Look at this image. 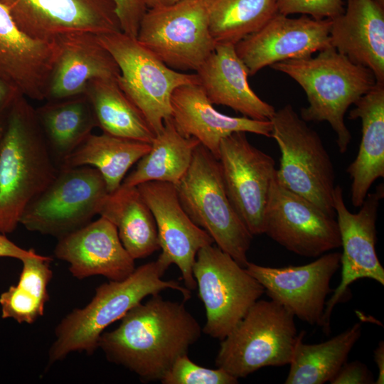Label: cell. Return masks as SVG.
Masks as SVG:
<instances>
[{
    "label": "cell",
    "instance_id": "6da1fadb",
    "mask_svg": "<svg viewBox=\"0 0 384 384\" xmlns=\"http://www.w3.org/2000/svg\"><path fill=\"white\" fill-rule=\"evenodd\" d=\"M111 331H104L98 348L107 360L134 373L142 381H160L174 362L187 355L202 329L184 302L152 295L132 308Z\"/></svg>",
    "mask_w": 384,
    "mask_h": 384
},
{
    "label": "cell",
    "instance_id": "7a4b0ae2",
    "mask_svg": "<svg viewBox=\"0 0 384 384\" xmlns=\"http://www.w3.org/2000/svg\"><path fill=\"white\" fill-rule=\"evenodd\" d=\"M58 171L35 109L19 95L5 116L0 142V233L15 230L27 205Z\"/></svg>",
    "mask_w": 384,
    "mask_h": 384
},
{
    "label": "cell",
    "instance_id": "3957f363",
    "mask_svg": "<svg viewBox=\"0 0 384 384\" xmlns=\"http://www.w3.org/2000/svg\"><path fill=\"white\" fill-rule=\"evenodd\" d=\"M166 270L156 260L135 268L123 280L98 286L85 306L73 309L56 326L55 339L48 352L49 364L75 351L92 354L105 330L148 296L169 289L181 292L185 302L189 299L191 290L176 280L162 279Z\"/></svg>",
    "mask_w": 384,
    "mask_h": 384
},
{
    "label": "cell",
    "instance_id": "277c9868",
    "mask_svg": "<svg viewBox=\"0 0 384 384\" xmlns=\"http://www.w3.org/2000/svg\"><path fill=\"white\" fill-rule=\"evenodd\" d=\"M272 69L295 80L304 90L309 105L300 117L307 122H327L336 135L340 153L351 139L344 122L348 107L378 82L368 68L352 62L330 46L315 56L274 63Z\"/></svg>",
    "mask_w": 384,
    "mask_h": 384
},
{
    "label": "cell",
    "instance_id": "5b68a950",
    "mask_svg": "<svg viewBox=\"0 0 384 384\" xmlns=\"http://www.w3.org/2000/svg\"><path fill=\"white\" fill-rule=\"evenodd\" d=\"M175 186L191 220L211 237L216 246L245 267L253 235L228 197L218 160L200 144L188 170Z\"/></svg>",
    "mask_w": 384,
    "mask_h": 384
},
{
    "label": "cell",
    "instance_id": "8992f818",
    "mask_svg": "<svg viewBox=\"0 0 384 384\" xmlns=\"http://www.w3.org/2000/svg\"><path fill=\"white\" fill-rule=\"evenodd\" d=\"M304 336L297 334L291 313L271 299H259L220 341L215 363L238 379L264 367L289 365Z\"/></svg>",
    "mask_w": 384,
    "mask_h": 384
},
{
    "label": "cell",
    "instance_id": "52a82bcc",
    "mask_svg": "<svg viewBox=\"0 0 384 384\" xmlns=\"http://www.w3.org/2000/svg\"><path fill=\"white\" fill-rule=\"evenodd\" d=\"M270 121L271 137L281 153L275 174L278 183L336 217L334 167L319 134L290 104L275 110Z\"/></svg>",
    "mask_w": 384,
    "mask_h": 384
},
{
    "label": "cell",
    "instance_id": "ba28073f",
    "mask_svg": "<svg viewBox=\"0 0 384 384\" xmlns=\"http://www.w3.org/2000/svg\"><path fill=\"white\" fill-rule=\"evenodd\" d=\"M100 43L116 61L120 74L117 83L139 110L157 134L171 117V99L179 86L198 84L196 73H186L167 66L137 38L122 31L97 35Z\"/></svg>",
    "mask_w": 384,
    "mask_h": 384
},
{
    "label": "cell",
    "instance_id": "9c48e42d",
    "mask_svg": "<svg viewBox=\"0 0 384 384\" xmlns=\"http://www.w3.org/2000/svg\"><path fill=\"white\" fill-rule=\"evenodd\" d=\"M108 193L95 168H59L55 178L27 205L19 223L59 239L90 223Z\"/></svg>",
    "mask_w": 384,
    "mask_h": 384
},
{
    "label": "cell",
    "instance_id": "30bf717a",
    "mask_svg": "<svg viewBox=\"0 0 384 384\" xmlns=\"http://www.w3.org/2000/svg\"><path fill=\"white\" fill-rule=\"evenodd\" d=\"M193 274L206 309L202 331L220 341L265 293L245 267L213 244L197 252Z\"/></svg>",
    "mask_w": 384,
    "mask_h": 384
},
{
    "label": "cell",
    "instance_id": "8fae6325",
    "mask_svg": "<svg viewBox=\"0 0 384 384\" xmlns=\"http://www.w3.org/2000/svg\"><path fill=\"white\" fill-rule=\"evenodd\" d=\"M136 38L167 66L178 71L196 72L216 46L201 0L148 8Z\"/></svg>",
    "mask_w": 384,
    "mask_h": 384
},
{
    "label": "cell",
    "instance_id": "7c38bea8",
    "mask_svg": "<svg viewBox=\"0 0 384 384\" xmlns=\"http://www.w3.org/2000/svg\"><path fill=\"white\" fill-rule=\"evenodd\" d=\"M383 185L368 193L358 213L346 207L342 188L336 185L334 193V208L338 225L341 247V281L326 301L321 327L330 332L331 316L334 306L341 302L349 286L361 279H371L384 285V269L376 253V220L380 201L383 198Z\"/></svg>",
    "mask_w": 384,
    "mask_h": 384
},
{
    "label": "cell",
    "instance_id": "4fadbf2b",
    "mask_svg": "<svg viewBox=\"0 0 384 384\" xmlns=\"http://www.w3.org/2000/svg\"><path fill=\"white\" fill-rule=\"evenodd\" d=\"M263 234L298 255L319 257L341 247L336 217L273 179L264 213Z\"/></svg>",
    "mask_w": 384,
    "mask_h": 384
},
{
    "label": "cell",
    "instance_id": "5bb4252c",
    "mask_svg": "<svg viewBox=\"0 0 384 384\" xmlns=\"http://www.w3.org/2000/svg\"><path fill=\"white\" fill-rule=\"evenodd\" d=\"M218 160L235 210L253 236L263 234L265 210L277 170L274 159L239 132L221 140Z\"/></svg>",
    "mask_w": 384,
    "mask_h": 384
},
{
    "label": "cell",
    "instance_id": "9a60e30c",
    "mask_svg": "<svg viewBox=\"0 0 384 384\" xmlns=\"http://www.w3.org/2000/svg\"><path fill=\"white\" fill-rule=\"evenodd\" d=\"M18 28L40 40L122 31L114 0H0Z\"/></svg>",
    "mask_w": 384,
    "mask_h": 384
},
{
    "label": "cell",
    "instance_id": "2e32d148",
    "mask_svg": "<svg viewBox=\"0 0 384 384\" xmlns=\"http://www.w3.org/2000/svg\"><path fill=\"white\" fill-rule=\"evenodd\" d=\"M341 252L325 253L304 265L272 267L249 262L245 268L271 300L294 317L321 326L331 280L340 267Z\"/></svg>",
    "mask_w": 384,
    "mask_h": 384
},
{
    "label": "cell",
    "instance_id": "e0dca14e",
    "mask_svg": "<svg viewBox=\"0 0 384 384\" xmlns=\"http://www.w3.org/2000/svg\"><path fill=\"white\" fill-rule=\"evenodd\" d=\"M331 19L298 18L277 13L259 30L235 45L249 75L261 69L292 59L311 56L331 46Z\"/></svg>",
    "mask_w": 384,
    "mask_h": 384
},
{
    "label": "cell",
    "instance_id": "ac0fdd59",
    "mask_svg": "<svg viewBox=\"0 0 384 384\" xmlns=\"http://www.w3.org/2000/svg\"><path fill=\"white\" fill-rule=\"evenodd\" d=\"M154 218L161 252L157 260L168 270L172 264L179 269L185 287L193 291L196 283L193 266L198 250L214 243L211 237L197 226L182 208L175 185L149 181L137 186Z\"/></svg>",
    "mask_w": 384,
    "mask_h": 384
},
{
    "label": "cell",
    "instance_id": "d6986e66",
    "mask_svg": "<svg viewBox=\"0 0 384 384\" xmlns=\"http://www.w3.org/2000/svg\"><path fill=\"white\" fill-rule=\"evenodd\" d=\"M54 254L69 264L70 273L78 279L102 275L110 281H121L136 268L116 226L102 216L60 238Z\"/></svg>",
    "mask_w": 384,
    "mask_h": 384
},
{
    "label": "cell",
    "instance_id": "ffe728a7",
    "mask_svg": "<svg viewBox=\"0 0 384 384\" xmlns=\"http://www.w3.org/2000/svg\"><path fill=\"white\" fill-rule=\"evenodd\" d=\"M58 54L54 41L34 38L23 32L0 3V78L26 98L46 100Z\"/></svg>",
    "mask_w": 384,
    "mask_h": 384
},
{
    "label": "cell",
    "instance_id": "44dd1931",
    "mask_svg": "<svg viewBox=\"0 0 384 384\" xmlns=\"http://www.w3.org/2000/svg\"><path fill=\"white\" fill-rule=\"evenodd\" d=\"M55 41L58 54L48 82L47 101L84 94L93 80H117L119 67L97 35L73 33L60 36Z\"/></svg>",
    "mask_w": 384,
    "mask_h": 384
},
{
    "label": "cell",
    "instance_id": "7402d4cb",
    "mask_svg": "<svg viewBox=\"0 0 384 384\" xmlns=\"http://www.w3.org/2000/svg\"><path fill=\"white\" fill-rule=\"evenodd\" d=\"M171 118L185 137L196 138L218 159L220 142L234 132L271 137L270 120L231 117L217 111L198 84L179 86L173 92Z\"/></svg>",
    "mask_w": 384,
    "mask_h": 384
},
{
    "label": "cell",
    "instance_id": "603a6c76",
    "mask_svg": "<svg viewBox=\"0 0 384 384\" xmlns=\"http://www.w3.org/2000/svg\"><path fill=\"white\" fill-rule=\"evenodd\" d=\"M198 85L213 105L228 107L250 119L268 121L274 107L260 98L247 81L250 76L233 44H216L195 72Z\"/></svg>",
    "mask_w": 384,
    "mask_h": 384
},
{
    "label": "cell",
    "instance_id": "cb8c5ba5",
    "mask_svg": "<svg viewBox=\"0 0 384 384\" xmlns=\"http://www.w3.org/2000/svg\"><path fill=\"white\" fill-rule=\"evenodd\" d=\"M345 3L343 13L331 19V46L384 83V7L373 0Z\"/></svg>",
    "mask_w": 384,
    "mask_h": 384
},
{
    "label": "cell",
    "instance_id": "d4e9b609",
    "mask_svg": "<svg viewBox=\"0 0 384 384\" xmlns=\"http://www.w3.org/2000/svg\"><path fill=\"white\" fill-rule=\"evenodd\" d=\"M354 105L349 118L361 119L362 135L346 171L351 178V203L361 207L373 183L384 176V83L377 82Z\"/></svg>",
    "mask_w": 384,
    "mask_h": 384
},
{
    "label": "cell",
    "instance_id": "484cf974",
    "mask_svg": "<svg viewBox=\"0 0 384 384\" xmlns=\"http://www.w3.org/2000/svg\"><path fill=\"white\" fill-rule=\"evenodd\" d=\"M99 215L116 226L122 245L134 260L160 249L154 218L137 186L121 184L108 193Z\"/></svg>",
    "mask_w": 384,
    "mask_h": 384
},
{
    "label": "cell",
    "instance_id": "4316f807",
    "mask_svg": "<svg viewBox=\"0 0 384 384\" xmlns=\"http://www.w3.org/2000/svg\"><path fill=\"white\" fill-rule=\"evenodd\" d=\"M49 149L58 167L97 127L90 102L85 94L47 101L35 109Z\"/></svg>",
    "mask_w": 384,
    "mask_h": 384
},
{
    "label": "cell",
    "instance_id": "83f0119b",
    "mask_svg": "<svg viewBox=\"0 0 384 384\" xmlns=\"http://www.w3.org/2000/svg\"><path fill=\"white\" fill-rule=\"evenodd\" d=\"M199 144L196 138L181 134L171 117L166 119L149 152L138 161L135 169L122 184L137 186L149 181H161L176 185L188 170Z\"/></svg>",
    "mask_w": 384,
    "mask_h": 384
},
{
    "label": "cell",
    "instance_id": "f1b7e54d",
    "mask_svg": "<svg viewBox=\"0 0 384 384\" xmlns=\"http://www.w3.org/2000/svg\"><path fill=\"white\" fill-rule=\"evenodd\" d=\"M151 149V144L114 137L91 134L68 156L59 168L90 166L103 177L109 193L122 183L128 170Z\"/></svg>",
    "mask_w": 384,
    "mask_h": 384
},
{
    "label": "cell",
    "instance_id": "f546056e",
    "mask_svg": "<svg viewBox=\"0 0 384 384\" xmlns=\"http://www.w3.org/2000/svg\"><path fill=\"white\" fill-rule=\"evenodd\" d=\"M89 100L104 133L151 144L155 134L144 117L119 87L116 79H96L87 85Z\"/></svg>",
    "mask_w": 384,
    "mask_h": 384
},
{
    "label": "cell",
    "instance_id": "4dcf8cb0",
    "mask_svg": "<svg viewBox=\"0 0 384 384\" xmlns=\"http://www.w3.org/2000/svg\"><path fill=\"white\" fill-rule=\"evenodd\" d=\"M361 325L353 326L333 338L316 344L297 343L285 384H323L330 380L346 362L361 335Z\"/></svg>",
    "mask_w": 384,
    "mask_h": 384
},
{
    "label": "cell",
    "instance_id": "1f68e13d",
    "mask_svg": "<svg viewBox=\"0 0 384 384\" xmlns=\"http://www.w3.org/2000/svg\"><path fill=\"white\" fill-rule=\"evenodd\" d=\"M201 1L216 44L235 45L278 13L277 0Z\"/></svg>",
    "mask_w": 384,
    "mask_h": 384
},
{
    "label": "cell",
    "instance_id": "d6a6232c",
    "mask_svg": "<svg viewBox=\"0 0 384 384\" xmlns=\"http://www.w3.org/2000/svg\"><path fill=\"white\" fill-rule=\"evenodd\" d=\"M51 261V257L38 253L21 260L23 267L18 283L0 296L3 319L31 324L43 315L49 300L48 286L53 277Z\"/></svg>",
    "mask_w": 384,
    "mask_h": 384
},
{
    "label": "cell",
    "instance_id": "836d02e7",
    "mask_svg": "<svg viewBox=\"0 0 384 384\" xmlns=\"http://www.w3.org/2000/svg\"><path fill=\"white\" fill-rule=\"evenodd\" d=\"M162 384H236L238 379L220 368H205L188 354L179 357L161 378Z\"/></svg>",
    "mask_w": 384,
    "mask_h": 384
},
{
    "label": "cell",
    "instance_id": "e575fe53",
    "mask_svg": "<svg viewBox=\"0 0 384 384\" xmlns=\"http://www.w3.org/2000/svg\"><path fill=\"white\" fill-rule=\"evenodd\" d=\"M278 13L307 15L315 19H332L344 11L345 0H277Z\"/></svg>",
    "mask_w": 384,
    "mask_h": 384
},
{
    "label": "cell",
    "instance_id": "d590c367",
    "mask_svg": "<svg viewBox=\"0 0 384 384\" xmlns=\"http://www.w3.org/2000/svg\"><path fill=\"white\" fill-rule=\"evenodd\" d=\"M122 31L137 37L141 19L147 10L144 0H114Z\"/></svg>",
    "mask_w": 384,
    "mask_h": 384
},
{
    "label": "cell",
    "instance_id": "8d00e7d4",
    "mask_svg": "<svg viewBox=\"0 0 384 384\" xmlns=\"http://www.w3.org/2000/svg\"><path fill=\"white\" fill-rule=\"evenodd\" d=\"M374 382L373 375L367 366L356 361L351 363L346 362L329 383L331 384H369Z\"/></svg>",
    "mask_w": 384,
    "mask_h": 384
},
{
    "label": "cell",
    "instance_id": "74e56055",
    "mask_svg": "<svg viewBox=\"0 0 384 384\" xmlns=\"http://www.w3.org/2000/svg\"><path fill=\"white\" fill-rule=\"evenodd\" d=\"M33 249L25 250L9 240L4 234L0 233V257H12L21 261L28 257L36 255Z\"/></svg>",
    "mask_w": 384,
    "mask_h": 384
},
{
    "label": "cell",
    "instance_id": "f35d334b",
    "mask_svg": "<svg viewBox=\"0 0 384 384\" xmlns=\"http://www.w3.org/2000/svg\"><path fill=\"white\" fill-rule=\"evenodd\" d=\"M19 95L21 94L13 85L0 78V119L6 116Z\"/></svg>",
    "mask_w": 384,
    "mask_h": 384
},
{
    "label": "cell",
    "instance_id": "ab89813d",
    "mask_svg": "<svg viewBox=\"0 0 384 384\" xmlns=\"http://www.w3.org/2000/svg\"><path fill=\"white\" fill-rule=\"evenodd\" d=\"M374 361L378 369V375L375 384L384 383V342L380 341L374 351Z\"/></svg>",
    "mask_w": 384,
    "mask_h": 384
},
{
    "label": "cell",
    "instance_id": "60d3db41",
    "mask_svg": "<svg viewBox=\"0 0 384 384\" xmlns=\"http://www.w3.org/2000/svg\"><path fill=\"white\" fill-rule=\"evenodd\" d=\"M185 0H152L149 8L159 6H168L171 5Z\"/></svg>",
    "mask_w": 384,
    "mask_h": 384
},
{
    "label": "cell",
    "instance_id": "b9f144b4",
    "mask_svg": "<svg viewBox=\"0 0 384 384\" xmlns=\"http://www.w3.org/2000/svg\"><path fill=\"white\" fill-rule=\"evenodd\" d=\"M4 118L5 117L2 119H0V142H1V139L3 134L4 128Z\"/></svg>",
    "mask_w": 384,
    "mask_h": 384
},
{
    "label": "cell",
    "instance_id": "7bdbcfd3",
    "mask_svg": "<svg viewBox=\"0 0 384 384\" xmlns=\"http://www.w3.org/2000/svg\"><path fill=\"white\" fill-rule=\"evenodd\" d=\"M374 1H375L377 4H378L379 5H380L381 6L384 7V0H373Z\"/></svg>",
    "mask_w": 384,
    "mask_h": 384
},
{
    "label": "cell",
    "instance_id": "ee69618b",
    "mask_svg": "<svg viewBox=\"0 0 384 384\" xmlns=\"http://www.w3.org/2000/svg\"><path fill=\"white\" fill-rule=\"evenodd\" d=\"M145 1V3H146V5L147 6V9L149 8V6H150L152 0H144Z\"/></svg>",
    "mask_w": 384,
    "mask_h": 384
}]
</instances>
